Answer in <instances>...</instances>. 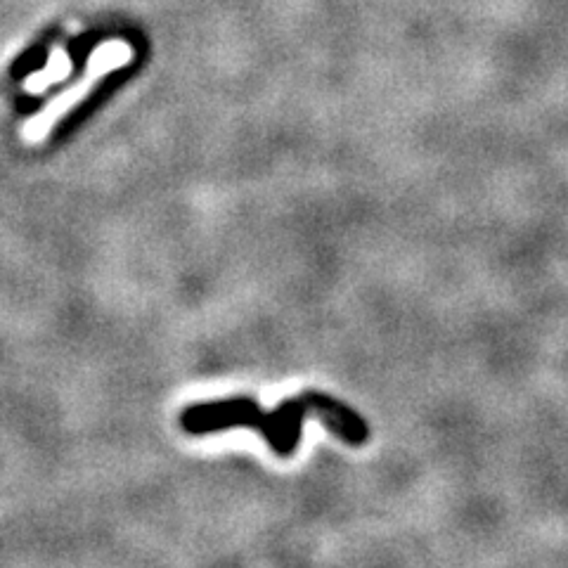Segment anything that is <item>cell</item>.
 Here are the masks:
<instances>
[{
	"label": "cell",
	"mask_w": 568,
	"mask_h": 568,
	"mask_svg": "<svg viewBox=\"0 0 568 568\" xmlns=\"http://www.w3.org/2000/svg\"><path fill=\"white\" fill-rule=\"evenodd\" d=\"M71 67V62H69V55L64 53V50H53V55H50V60H48V67H45L41 74H34L29 79V90H41L45 86H50L53 81H60L67 76V71Z\"/></svg>",
	"instance_id": "3957f363"
},
{
	"label": "cell",
	"mask_w": 568,
	"mask_h": 568,
	"mask_svg": "<svg viewBox=\"0 0 568 568\" xmlns=\"http://www.w3.org/2000/svg\"><path fill=\"white\" fill-rule=\"evenodd\" d=\"M308 410L320 412V419H325L327 429L339 438H344L348 445H365L370 441V426L358 412H353L348 405L337 403L329 396L318 393H306L299 400L282 405L273 415H263L251 400H230V403L197 405L183 412V426L192 434H206V431L228 429V426H256L273 445L275 453L287 457L296 448L301 436L303 415Z\"/></svg>",
	"instance_id": "6da1fadb"
},
{
	"label": "cell",
	"mask_w": 568,
	"mask_h": 568,
	"mask_svg": "<svg viewBox=\"0 0 568 568\" xmlns=\"http://www.w3.org/2000/svg\"><path fill=\"white\" fill-rule=\"evenodd\" d=\"M131 60H133V50H131V45H126L124 41H107V43L98 45V48L90 53L86 76H83V79L76 83L74 88H69L67 93H62L60 98L53 102V105L45 109V112L41 114V119H36L34 124H29L27 131L31 135H43L50 128V124H53V121L57 119V116H62L64 112H67V109L74 107L76 102L86 98L90 90L98 86V83L109 74V71L126 67V64Z\"/></svg>",
	"instance_id": "7a4b0ae2"
}]
</instances>
